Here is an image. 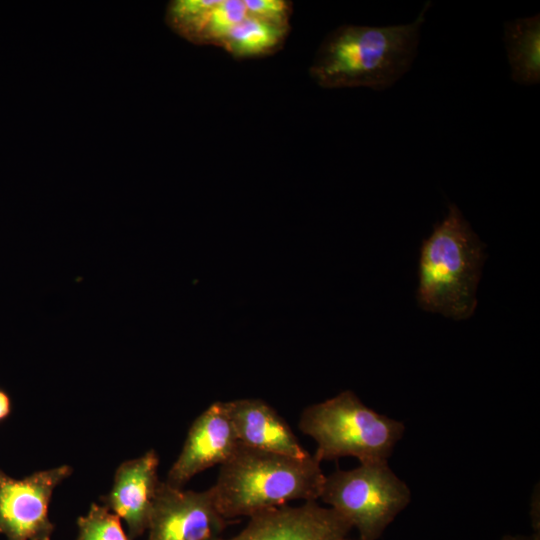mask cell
Masks as SVG:
<instances>
[{"mask_svg":"<svg viewBox=\"0 0 540 540\" xmlns=\"http://www.w3.org/2000/svg\"><path fill=\"white\" fill-rule=\"evenodd\" d=\"M430 5L425 3L411 23L336 28L321 43L310 67L311 77L324 88L367 87L383 91L393 86L417 55Z\"/></svg>","mask_w":540,"mask_h":540,"instance_id":"1","label":"cell"},{"mask_svg":"<svg viewBox=\"0 0 540 540\" xmlns=\"http://www.w3.org/2000/svg\"><path fill=\"white\" fill-rule=\"evenodd\" d=\"M320 463L311 454L298 458L239 444L209 489L227 520L251 517L296 500L317 501L325 480Z\"/></svg>","mask_w":540,"mask_h":540,"instance_id":"2","label":"cell"},{"mask_svg":"<svg viewBox=\"0 0 540 540\" xmlns=\"http://www.w3.org/2000/svg\"><path fill=\"white\" fill-rule=\"evenodd\" d=\"M485 258L484 244L460 209L451 204L444 219L422 242L418 305L455 320L471 317Z\"/></svg>","mask_w":540,"mask_h":540,"instance_id":"3","label":"cell"},{"mask_svg":"<svg viewBox=\"0 0 540 540\" xmlns=\"http://www.w3.org/2000/svg\"><path fill=\"white\" fill-rule=\"evenodd\" d=\"M299 429L316 442L320 462L351 456L360 463L387 461L405 427L366 406L351 390L306 407Z\"/></svg>","mask_w":540,"mask_h":540,"instance_id":"4","label":"cell"},{"mask_svg":"<svg viewBox=\"0 0 540 540\" xmlns=\"http://www.w3.org/2000/svg\"><path fill=\"white\" fill-rule=\"evenodd\" d=\"M320 498L357 529L358 540H377L409 504L411 493L387 461H376L325 476Z\"/></svg>","mask_w":540,"mask_h":540,"instance_id":"5","label":"cell"},{"mask_svg":"<svg viewBox=\"0 0 540 540\" xmlns=\"http://www.w3.org/2000/svg\"><path fill=\"white\" fill-rule=\"evenodd\" d=\"M71 473L70 466L62 465L15 479L0 470V534L7 540H51L49 503Z\"/></svg>","mask_w":540,"mask_h":540,"instance_id":"6","label":"cell"},{"mask_svg":"<svg viewBox=\"0 0 540 540\" xmlns=\"http://www.w3.org/2000/svg\"><path fill=\"white\" fill-rule=\"evenodd\" d=\"M228 520L210 489L196 492L161 481L148 525L147 540H224Z\"/></svg>","mask_w":540,"mask_h":540,"instance_id":"7","label":"cell"},{"mask_svg":"<svg viewBox=\"0 0 540 540\" xmlns=\"http://www.w3.org/2000/svg\"><path fill=\"white\" fill-rule=\"evenodd\" d=\"M237 535L224 540H349L351 524L317 501L284 505L249 517Z\"/></svg>","mask_w":540,"mask_h":540,"instance_id":"8","label":"cell"},{"mask_svg":"<svg viewBox=\"0 0 540 540\" xmlns=\"http://www.w3.org/2000/svg\"><path fill=\"white\" fill-rule=\"evenodd\" d=\"M239 444L224 402L212 403L191 424L165 482L183 488L196 474L225 463Z\"/></svg>","mask_w":540,"mask_h":540,"instance_id":"9","label":"cell"},{"mask_svg":"<svg viewBox=\"0 0 540 540\" xmlns=\"http://www.w3.org/2000/svg\"><path fill=\"white\" fill-rule=\"evenodd\" d=\"M158 466L159 456L154 450L123 462L115 472L109 493L101 498L103 505L126 523L130 540L148 529L161 482Z\"/></svg>","mask_w":540,"mask_h":540,"instance_id":"10","label":"cell"},{"mask_svg":"<svg viewBox=\"0 0 540 540\" xmlns=\"http://www.w3.org/2000/svg\"><path fill=\"white\" fill-rule=\"evenodd\" d=\"M224 404L240 444L298 458L310 454L287 421L264 400L243 398Z\"/></svg>","mask_w":540,"mask_h":540,"instance_id":"11","label":"cell"},{"mask_svg":"<svg viewBox=\"0 0 540 540\" xmlns=\"http://www.w3.org/2000/svg\"><path fill=\"white\" fill-rule=\"evenodd\" d=\"M504 44L511 78L520 85L540 82V15L504 23Z\"/></svg>","mask_w":540,"mask_h":540,"instance_id":"12","label":"cell"},{"mask_svg":"<svg viewBox=\"0 0 540 540\" xmlns=\"http://www.w3.org/2000/svg\"><path fill=\"white\" fill-rule=\"evenodd\" d=\"M286 29L247 16L219 44L235 57L260 56L275 50Z\"/></svg>","mask_w":540,"mask_h":540,"instance_id":"13","label":"cell"},{"mask_svg":"<svg viewBox=\"0 0 540 540\" xmlns=\"http://www.w3.org/2000/svg\"><path fill=\"white\" fill-rule=\"evenodd\" d=\"M219 0H175L169 3L166 22L176 33L198 43L211 9Z\"/></svg>","mask_w":540,"mask_h":540,"instance_id":"14","label":"cell"},{"mask_svg":"<svg viewBox=\"0 0 540 540\" xmlns=\"http://www.w3.org/2000/svg\"><path fill=\"white\" fill-rule=\"evenodd\" d=\"M247 16L244 0H219L207 16L197 44H220Z\"/></svg>","mask_w":540,"mask_h":540,"instance_id":"15","label":"cell"},{"mask_svg":"<svg viewBox=\"0 0 540 540\" xmlns=\"http://www.w3.org/2000/svg\"><path fill=\"white\" fill-rule=\"evenodd\" d=\"M77 540H130L120 518L104 505L92 503L87 514L77 520Z\"/></svg>","mask_w":540,"mask_h":540,"instance_id":"16","label":"cell"},{"mask_svg":"<svg viewBox=\"0 0 540 540\" xmlns=\"http://www.w3.org/2000/svg\"><path fill=\"white\" fill-rule=\"evenodd\" d=\"M249 16L287 29L291 12L290 4L284 0H244Z\"/></svg>","mask_w":540,"mask_h":540,"instance_id":"17","label":"cell"},{"mask_svg":"<svg viewBox=\"0 0 540 540\" xmlns=\"http://www.w3.org/2000/svg\"><path fill=\"white\" fill-rule=\"evenodd\" d=\"M11 411L9 396L0 389V421L4 420Z\"/></svg>","mask_w":540,"mask_h":540,"instance_id":"18","label":"cell"},{"mask_svg":"<svg viewBox=\"0 0 540 540\" xmlns=\"http://www.w3.org/2000/svg\"><path fill=\"white\" fill-rule=\"evenodd\" d=\"M501 540H539V538L536 537V536L527 537V536H510V535H507V536L502 537Z\"/></svg>","mask_w":540,"mask_h":540,"instance_id":"19","label":"cell"},{"mask_svg":"<svg viewBox=\"0 0 540 540\" xmlns=\"http://www.w3.org/2000/svg\"><path fill=\"white\" fill-rule=\"evenodd\" d=\"M350 540V539H349Z\"/></svg>","mask_w":540,"mask_h":540,"instance_id":"20","label":"cell"}]
</instances>
